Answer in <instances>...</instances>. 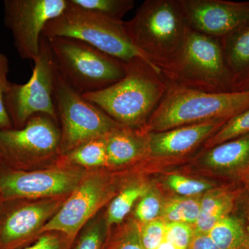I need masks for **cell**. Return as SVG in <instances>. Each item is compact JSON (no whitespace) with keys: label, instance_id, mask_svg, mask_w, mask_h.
<instances>
[{"label":"cell","instance_id":"6da1fadb","mask_svg":"<svg viewBox=\"0 0 249 249\" xmlns=\"http://www.w3.org/2000/svg\"><path fill=\"white\" fill-rule=\"evenodd\" d=\"M168 85L158 67L142 58L127 62L122 79L83 98L111 119L131 129H142L164 97Z\"/></svg>","mask_w":249,"mask_h":249},{"label":"cell","instance_id":"7a4b0ae2","mask_svg":"<svg viewBox=\"0 0 249 249\" xmlns=\"http://www.w3.org/2000/svg\"><path fill=\"white\" fill-rule=\"evenodd\" d=\"M160 69L168 87L207 92L237 91L219 38L190 28L178 53Z\"/></svg>","mask_w":249,"mask_h":249},{"label":"cell","instance_id":"3957f363","mask_svg":"<svg viewBox=\"0 0 249 249\" xmlns=\"http://www.w3.org/2000/svg\"><path fill=\"white\" fill-rule=\"evenodd\" d=\"M249 109V90L214 93L168 86L145 124L146 132L215 120H230Z\"/></svg>","mask_w":249,"mask_h":249},{"label":"cell","instance_id":"277c9868","mask_svg":"<svg viewBox=\"0 0 249 249\" xmlns=\"http://www.w3.org/2000/svg\"><path fill=\"white\" fill-rule=\"evenodd\" d=\"M124 26L132 44L159 68L178 53L189 30L181 0H146Z\"/></svg>","mask_w":249,"mask_h":249},{"label":"cell","instance_id":"5b68a950","mask_svg":"<svg viewBox=\"0 0 249 249\" xmlns=\"http://www.w3.org/2000/svg\"><path fill=\"white\" fill-rule=\"evenodd\" d=\"M46 38L57 71L80 94L106 89L125 75L127 62L103 53L83 41L67 37Z\"/></svg>","mask_w":249,"mask_h":249},{"label":"cell","instance_id":"8992f818","mask_svg":"<svg viewBox=\"0 0 249 249\" xmlns=\"http://www.w3.org/2000/svg\"><path fill=\"white\" fill-rule=\"evenodd\" d=\"M68 2L62 14L47 23L42 36L78 39L124 62L139 58L155 65L129 40L124 21L81 9L70 0Z\"/></svg>","mask_w":249,"mask_h":249},{"label":"cell","instance_id":"52a82bcc","mask_svg":"<svg viewBox=\"0 0 249 249\" xmlns=\"http://www.w3.org/2000/svg\"><path fill=\"white\" fill-rule=\"evenodd\" d=\"M53 101L62 130L60 148L67 152L85 142L103 138L124 126L83 98L57 71Z\"/></svg>","mask_w":249,"mask_h":249},{"label":"cell","instance_id":"ba28073f","mask_svg":"<svg viewBox=\"0 0 249 249\" xmlns=\"http://www.w3.org/2000/svg\"><path fill=\"white\" fill-rule=\"evenodd\" d=\"M34 63L29 81L25 84L11 83L5 95V106L16 129L22 128L37 114H47L58 120L53 101L57 68L45 36L41 37L40 51Z\"/></svg>","mask_w":249,"mask_h":249},{"label":"cell","instance_id":"9c48e42d","mask_svg":"<svg viewBox=\"0 0 249 249\" xmlns=\"http://www.w3.org/2000/svg\"><path fill=\"white\" fill-rule=\"evenodd\" d=\"M68 0H5L4 22L24 60H35L47 23L67 9Z\"/></svg>","mask_w":249,"mask_h":249},{"label":"cell","instance_id":"30bf717a","mask_svg":"<svg viewBox=\"0 0 249 249\" xmlns=\"http://www.w3.org/2000/svg\"><path fill=\"white\" fill-rule=\"evenodd\" d=\"M192 30L221 38L249 23V1L181 0Z\"/></svg>","mask_w":249,"mask_h":249},{"label":"cell","instance_id":"8fae6325","mask_svg":"<svg viewBox=\"0 0 249 249\" xmlns=\"http://www.w3.org/2000/svg\"><path fill=\"white\" fill-rule=\"evenodd\" d=\"M56 121L37 114L20 129H0V150L19 157L40 158L53 155L60 148L61 135Z\"/></svg>","mask_w":249,"mask_h":249},{"label":"cell","instance_id":"7c38bea8","mask_svg":"<svg viewBox=\"0 0 249 249\" xmlns=\"http://www.w3.org/2000/svg\"><path fill=\"white\" fill-rule=\"evenodd\" d=\"M107 194L104 178H87L73 191L58 213L41 229V232L58 231L73 238L85 223L99 209Z\"/></svg>","mask_w":249,"mask_h":249},{"label":"cell","instance_id":"4fadbf2b","mask_svg":"<svg viewBox=\"0 0 249 249\" xmlns=\"http://www.w3.org/2000/svg\"><path fill=\"white\" fill-rule=\"evenodd\" d=\"M81 175L70 170H46L10 174L0 180V191L19 197L65 194L76 189Z\"/></svg>","mask_w":249,"mask_h":249},{"label":"cell","instance_id":"5bb4252c","mask_svg":"<svg viewBox=\"0 0 249 249\" xmlns=\"http://www.w3.org/2000/svg\"><path fill=\"white\" fill-rule=\"evenodd\" d=\"M227 120L181 126L160 132H147L149 152L155 159H169L190 153L207 142Z\"/></svg>","mask_w":249,"mask_h":249},{"label":"cell","instance_id":"9a60e30c","mask_svg":"<svg viewBox=\"0 0 249 249\" xmlns=\"http://www.w3.org/2000/svg\"><path fill=\"white\" fill-rule=\"evenodd\" d=\"M200 163L215 173L242 179L249 171V133L206 149Z\"/></svg>","mask_w":249,"mask_h":249},{"label":"cell","instance_id":"2e32d148","mask_svg":"<svg viewBox=\"0 0 249 249\" xmlns=\"http://www.w3.org/2000/svg\"><path fill=\"white\" fill-rule=\"evenodd\" d=\"M219 40L236 91L249 90V23Z\"/></svg>","mask_w":249,"mask_h":249},{"label":"cell","instance_id":"e0dca14e","mask_svg":"<svg viewBox=\"0 0 249 249\" xmlns=\"http://www.w3.org/2000/svg\"><path fill=\"white\" fill-rule=\"evenodd\" d=\"M55 205H30L15 211L6 219L0 235V245L9 249L29 237L53 212Z\"/></svg>","mask_w":249,"mask_h":249},{"label":"cell","instance_id":"ac0fdd59","mask_svg":"<svg viewBox=\"0 0 249 249\" xmlns=\"http://www.w3.org/2000/svg\"><path fill=\"white\" fill-rule=\"evenodd\" d=\"M108 164H127L142 157L150 156L147 132L143 129L124 127L106 137Z\"/></svg>","mask_w":249,"mask_h":249},{"label":"cell","instance_id":"d6986e66","mask_svg":"<svg viewBox=\"0 0 249 249\" xmlns=\"http://www.w3.org/2000/svg\"><path fill=\"white\" fill-rule=\"evenodd\" d=\"M237 193L227 188L212 189L200 199V209L194 225V235L208 234L219 220L231 214Z\"/></svg>","mask_w":249,"mask_h":249},{"label":"cell","instance_id":"ffe728a7","mask_svg":"<svg viewBox=\"0 0 249 249\" xmlns=\"http://www.w3.org/2000/svg\"><path fill=\"white\" fill-rule=\"evenodd\" d=\"M208 234L219 249H249L247 227L231 214L219 220Z\"/></svg>","mask_w":249,"mask_h":249},{"label":"cell","instance_id":"44dd1931","mask_svg":"<svg viewBox=\"0 0 249 249\" xmlns=\"http://www.w3.org/2000/svg\"><path fill=\"white\" fill-rule=\"evenodd\" d=\"M201 198L183 196L170 199L163 204L160 216L165 223L182 222L194 226L200 209Z\"/></svg>","mask_w":249,"mask_h":249},{"label":"cell","instance_id":"7402d4cb","mask_svg":"<svg viewBox=\"0 0 249 249\" xmlns=\"http://www.w3.org/2000/svg\"><path fill=\"white\" fill-rule=\"evenodd\" d=\"M72 163L85 167H99L108 164L106 137L85 142L67 152Z\"/></svg>","mask_w":249,"mask_h":249},{"label":"cell","instance_id":"603a6c76","mask_svg":"<svg viewBox=\"0 0 249 249\" xmlns=\"http://www.w3.org/2000/svg\"><path fill=\"white\" fill-rule=\"evenodd\" d=\"M70 2L81 9L92 11L115 19L123 21V18L133 9L134 0H70Z\"/></svg>","mask_w":249,"mask_h":249},{"label":"cell","instance_id":"cb8c5ba5","mask_svg":"<svg viewBox=\"0 0 249 249\" xmlns=\"http://www.w3.org/2000/svg\"><path fill=\"white\" fill-rule=\"evenodd\" d=\"M148 191V188L144 185H134L121 192L111 203L108 210V225L122 222L134 203L145 196Z\"/></svg>","mask_w":249,"mask_h":249},{"label":"cell","instance_id":"d4e9b609","mask_svg":"<svg viewBox=\"0 0 249 249\" xmlns=\"http://www.w3.org/2000/svg\"><path fill=\"white\" fill-rule=\"evenodd\" d=\"M249 133V109L227 121L206 142V149Z\"/></svg>","mask_w":249,"mask_h":249},{"label":"cell","instance_id":"484cf974","mask_svg":"<svg viewBox=\"0 0 249 249\" xmlns=\"http://www.w3.org/2000/svg\"><path fill=\"white\" fill-rule=\"evenodd\" d=\"M167 184L175 193L183 196H195L213 189V185L207 181L186 178L180 175H170Z\"/></svg>","mask_w":249,"mask_h":249},{"label":"cell","instance_id":"4316f807","mask_svg":"<svg viewBox=\"0 0 249 249\" xmlns=\"http://www.w3.org/2000/svg\"><path fill=\"white\" fill-rule=\"evenodd\" d=\"M163 204L160 196L155 191H148L140 201L135 211V215L140 222L145 224L158 218Z\"/></svg>","mask_w":249,"mask_h":249},{"label":"cell","instance_id":"83f0119b","mask_svg":"<svg viewBox=\"0 0 249 249\" xmlns=\"http://www.w3.org/2000/svg\"><path fill=\"white\" fill-rule=\"evenodd\" d=\"M194 236V226L182 222L165 223L164 240L188 249Z\"/></svg>","mask_w":249,"mask_h":249},{"label":"cell","instance_id":"f1b7e54d","mask_svg":"<svg viewBox=\"0 0 249 249\" xmlns=\"http://www.w3.org/2000/svg\"><path fill=\"white\" fill-rule=\"evenodd\" d=\"M9 73V59L4 53H0V129H10L12 125L4 102L5 95L11 84L8 79Z\"/></svg>","mask_w":249,"mask_h":249},{"label":"cell","instance_id":"f546056e","mask_svg":"<svg viewBox=\"0 0 249 249\" xmlns=\"http://www.w3.org/2000/svg\"><path fill=\"white\" fill-rule=\"evenodd\" d=\"M165 222L155 219L140 227V237L144 249H155L164 240Z\"/></svg>","mask_w":249,"mask_h":249},{"label":"cell","instance_id":"4dcf8cb0","mask_svg":"<svg viewBox=\"0 0 249 249\" xmlns=\"http://www.w3.org/2000/svg\"><path fill=\"white\" fill-rule=\"evenodd\" d=\"M109 249H144L140 237V227L132 224Z\"/></svg>","mask_w":249,"mask_h":249},{"label":"cell","instance_id":"1f68e13d","mask_svg":"<svg viewBox=\"0 0 249 249\" xmlns=\"http://www.w3.org/2000/svg\"><path fill=\"white\" fill-rule=\"evenodd\" d=\"M103 234L101 228L92 227L80 237L74 249H101Z\"/></svg>","mask_w":249,"mask_h":249},{"label":"cell","instance_id":"d6a6232c","mask_svg":"<svg viewBox=\"0 0 249 249\" xmlns=\"http://www.w3.org/2000/svg\"><path fill=\"white\" fill-rule=\"evenodd\" d=\"M67 244L58 236L47 234L41 236L35 243L19 249H66Z\"/></svg>","mask_w":249,"mask_h":249},{"label":"cell","instance_id":"836d02e7","mask_svg":"<svg viewBox=\"0 0 249 249\" xmlns=\"http://www.w3.org/2000/svg\"><path fill=\"white\" fill-rule=\"evenodd\" d=\"M188 249H219L209 234L194 235Z\"/></svg>","mask_w":249,"mask_h":249},{"label":"cell","instance_id":"e575fe53","mask_svg":"<svg viewBox=\"0 0 249 249\" xmlns=\"http://www.w3.org/2000/svg\"><path fill=\"white\" fill-rule=\"evenodd\" d=\"M155 249H182L180 248V247H178V246L174 245V244L171 243V242H168V241L164 240Z\"/></svg>","mask_w":249,"mask_h":249},{"label":"cell","instance_id":"d590c367","mask_svg":"<svg viewBox=\"0 0 249 249\" xmlns=\"http://www.w3.org/2000/svg\"><path fill=\"white\" fill-rule=\"evenodd\" d=\"M242 180L245 181L246 186H247V188H248L249 191V173L245 175V178H242Z\"/></svg>","mask_w":249,"mask_h":249},{"label":"cell","instance_id":"8d00e7d4","mask_svg":"<svg viewBox=\"0 0 249 249\" xmlns=\"http://www.w3.org/2000/svg\"><path fill=\"white\" fill-rule=\"evenodd\" d=\"M247 232H248V234H249V226H247Z\"/></svg>","mask_w":249,"mask_h":249},{"label":"cell","instance_id":"74e56055","mask_svg":"<svg viewBox=\"0 0 249 249\" xmlns=\"http://www.w3.org/2000/svg\"><path fill=\"white\" fill-rule=\"evenodd\" d=\"M248 219H249V216H248Z\"/></svg>","mask_w":249,"mask_h":249}]
</instances>
